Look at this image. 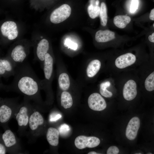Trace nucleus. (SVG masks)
<instances>
[{
    "label": "nucleus",
    "instance_id": "9d476101",
    "mask_svg": "<svg viewBox=\"0 0 154 154\" xmlns=\"http://www.w3.org/2000/svg\"><path fill=\"white\" fill-rule=\"evenodd\" d=\"M140 124V120L138 117H133L130 120L125 131V135L127 139L130 140L135 139L139 128Z\"/></svg>",
    "mask_w": 154,
    "mask_h": 154
},
{
    "label": "nucleus",
    "instance_id": "473e14b6",
    "mask_svg": "<svg viewBox=\"0 0 154 154\" xmlns=\"http://www.w3.org/2000/svg\"><path fill=\"white\" fill-rule=\"evenodd\" d=\"M149 18L150 20L154 21V8L151 10L149 14Z\"/></svg>",
    "mask_w": 154,
    "mask_h": 154
},
{
    "label": "nucleus",
    "instance_id": "a878e982",
    "mask_svg": "<svg viewBox=\"0 0 154 154\" xmlns=\"http://www.w3.org/2000/svg\"><path fill=\"white\" fill-rule=\"evenodd\" d=\"M110 85V83L109 81L101 83L100 85V92L102 95L106 98H110L112 96V93L106 89Z\"/></svg>",
    "mask_w": 154,
    "mask_h": 154
},
{
    "label": "nucleus",
    "instance_id": "bb28decb",
    "mask_svg": "<svg viewBox=\"0 0 154 154\" xmlns=\"http://www.w3.org/2000/svg\"><path fill=\"white\" fill-rule=\"evenodd\" d=\"M58 129L59 134L62 136L67 135L69 133L70 131L69 126L65 123L61 124Z\"/></svg>",
    "mask_w": 154,
    "mask_h": 154
},
{
    "label": "nucleus",
    "instance_id": "4468645a",
    "mask_svg": "<svg viewBox=\"0 0 154 154\" xmlns=\"http://www.w3.org/2000/svg\"><path fill=\"white\" fill-rule=\"evenodd\" d=\"M44 122V119L42 116L37 111L32 114L29 120L30 127L33 130L37 129L38 126L42 125Z\"/></svg>",
    "mask_w": 154,
    "mask_h": 154
},
{
    "label": "nucleus",
    "instance_id": "f3484780",
    "mask_svg": "<svg viewBox=\"0 0 154 154\" xmlns=\"http://www.w3.org/2000/svg\"><path fill=\"white\" fill-rule=\"evenodd\" d=\"M16 119L19 126H26L29 120L27 109L25 106L21 107L16 116Z\"/></svg>",
    "mask_w": 154,
    "mask_h": 154
},
{
    "label": "nucleus",
    "instance_id": "9b49d317",
    "mask_svg": "<svg viewBox=\"0 0 154 154\" xmlns=\"http://www.w3.org/2000/svg\"><path fill=\"white\" fill-rule=\"evenodd\" d=\"M137 85L133 80L128 81L124 84L123 89V94L124 98L127 101H131L134 99L137 94Z\"/></svg>",
    "mask_w": 154,
    "mask_h": 154
},
{
    "label": "nucleus",
    "instance_id": "1a4fd4ad",
    "mask_svg": "<svg viewBox=\"0 0 154 154\" xmlns=\"http://www.w3.org/2000/svg\"><path fill=\"white\" fill-rule=\"evenodd\" d=\"M49 43L46 39H43L37 44L36 49V59L40 63L43 69L45 56L49 50Z\"/></svg>",
    "mask_w": 154,
    "mask_h": 154
},
{
    "label": "nucleus",
    "instance_id": "dca6fc26",
    "mask_svg": "<svg viewBox=\"0 0 154 154\" xmlns=\"http://www.w3.org/2000/svg\"><path fill=\"white\" fill-rule=\"evenodd\" d=\"M101 66V62L98 60H94L90 62L86 69L88 76L92 78L94 76L99 70Z\"/></svg>",
    "mask_w": 154,
    "mask_h": 154
},
{
    "label": "nucleus",
    "instance_id": "412c9836",
    "mask_svg": "<svg viewBox=\"0 0 154 154\" xmlns=\"http://www.w3.org/2000/svg\"><path fill=\"white\" fill-rule=\"evenodd\" d=\"M2 138L7 147H10L16 143L15 136L10 130H6L3 135Z\"/></svg>",
    "mask_w": 154,
    "mask_h": 154
},
{
    "label": "nucleus",
    "instance_id": "39448f33",
    "mask_svg": "<svg viewBox=\"0 0 154 154\" xmlns=\"http://www.w3.org/2000/svg\"><path fill=\"white\" fill-rule=\"evenodd\" d=\"M17 66L7 57L0 59V77L8 78L14 76Z\"/></svg>",
    "mask_w": 154,
    "mask_h": 154
},
{
    "label": "nucleus",
    "instance_id": "393cba45",
    "mask_svg": "<svg viewBox=\"0 0 154 154\" xmlns=\"http://www.w3.org/2000/svg\"><path fill=\"white\" fill-rule=\"evenodd\" d=\"M145 86L148 91L154 90V71L150 74L146 79L145 82Z\"/></svg>",
    "mask_w": 154,
    "mask_h": 154
},
{
    "label": "nucleus",
    "instance_id": "7ed1b4c3",
    "mask_svg": "<svg viewBox=\"0 0 154 154\" xmlns=\"http://www.w3.org/2000/svg\"><path fill=\"white\" fill-rule=\"evenodd\" d=\"M71 11V8L69 5L63 4L52 12L50 16V21L54 24L61 23L69 17Z\"/></svg>",
    "mask_w": 154,
    "mask_h": 154
},
{
    "label": "nucleus",
    "instance_id": "72a5a7b5",
    "mask_svg": "<svg viewBox=\"0 0 154 154\" xmlns=\"http://www.w3.org/2000/svg\"><path fill=\"white\" fill-rule=\"evenodd\" d=\"M149 40L152 42L154 43V33L149 36L148 37Z\"/></svg>",
    "mask_w": 154,
    "mask_h": 154
},
{
    "label": "nucleus",
    "instance_id": "4be33fe9",
    "mask_svg": "<svg viewBox=\"0 0 154 154\" xmlns=\"http://www.w3.org/2000/svg\"><path fill=\"white\" fill-rule=\"evenodd\" d=\"M61 105L65 109L71 107L73 104V100L71 94L65 91L61 94L60 98Z\"/></svg>",
    "mask_w": 154,
    "mask_h": 154
},
{
    "label": "nucleus",
    "instance_id": "cd10ccee",
    "mask_svg": "<svg viewBox=\"0 0 154 154\" xmlns=\"http://www.w3.org/2000/svg\"><path fill=\"white\" fill-rule=\"evenodd\" d=\"M64 45L74 50H76L78 48L77 44L68 38H66L64 41Z\"/></svg>",
    "mask_w": 154,
    "mask_h": 154
},
{
    "label": "nucleus",
    "instance_id": "2eb2a0df",
    "mask_svg": "<svg viewBox=\"0 0 154 154\" xmlns=\"http://www.w3.org/2000/svg\"><path fill=\"white\" fill-rule=\"evenodd\" d=\"M59 133L56 129L50 127L47 131L46 138L49 143L53 146H57L59 142Z\"/></svg>",
    "mask_w": 154,
    "mask_h": 154
},
{
    "label": "nucleus",
    "instance_id": "f257e3e1",
    "mask_svg": "<svg viewBox=\"0 0 154 154\" xmlns=\"http://www.w3.org/2000/svg\"><path fill=\"white\" fill-rule=\"evenodd\" d=\"M14 77L12 82L6 87L16 89L29 96L36 95L41 89V80L28 63L24 62L17 66Z\"/></svg>",
    "mask_w": 154,
    "mask_h": 154
},
{
    "label": "nucleus",
    "instance_id": "f704fd0d",
    "mask_svg": "<svg viewBox=\"0 0 154 154\" xmlns=\"http://www.w3.org/2000/svg\"><path fill=\"white\" fill-rule=\"evenodd\" d=\"M88 154H99L98 153H97V152L94 151H90V152H89L88 153Z\"/></svg>",
    "mask_w": 154,
    "mask_h": 154
},
{
    "label": "nucleus",
    "instance_id": "7c9ffc66",
    "mask_svg": "<svg viewBox=\"0 0 154 154\" xmlns=\"http://www.w3.org/2000/svg\"><path fill=\"white\" fill-rule=\"evenodd\" d=\"M62 116L60 114L53 113L50 115L49 120L50 121H55L60 118Z\"/></svg>",
    "mask_w": 154,
    "mask_h": 154
},
{
    "label": "nucleus",
    "instance_id": "f03ea898",
    "mask_svg": "<svg viewBox=\"0 0 154 154\" xmlns=\"http://www.w3.org/2000/svg\"><path fill=\"white\" fill-rule=\"evenodd\" d=\"M54 60L52 56L48 52L46 54L44 60L43 69L44 78L41 80V89L44 90L49 89L53 72Z\"/></svg>",
    "mask_w": 154,
    "mask_h": 154
},
{
    "label": "nucleus",
    "instance_id": "c85d7f7f",
    "mask_svg": "<svg viewBox=\"0 0 154 154\" xmlns=\"http://www.w3.org/2000/svg\"><path fill=\"white\" fill-rule=\"evenodd\" d=\"M139 5L138 0H132L130 7V12L133 13L137 10Z\"/></svg>",
    "mask_w": 154,
    "mask_h": 154
},
{
    "label": "nucleus",
    "instance_id": "c756f323",
    "mask_svg": "<svg viewBox=\"0 0 154 154\" xmlns=\"http://www.w3.org/2000/svg\"><path fill=\"white\" fill-rule=\"evenodd\" d=\"M119 152L118 148L116 146H112L110 147L107 151V154H117Z\"/></svg>",
    "mask_w": 154,
    "mask_h": 154
},
{
    "label": "nucleus",
    "instance_id": "a211bd4d",
    "mask_svg": "<svg viewBox=\"0 0 154 154\" xmlns=\"http://www.w3.org/2000/svg\"><path fill=\"white\" fill-rule=\"evenodd\" d=\"M131 19L128 16L123 15H118L114 17L113 22L114 24L117 27L123 29L130 22Z\"/></svg>",
    "mask_w": 154,
    "mask_h": 154
},
{
    "label": "nucleus",
    "instance_id": "aec40b11",
    "mask_svg": "<svg viewBox=\"0 0 154 154\" xmlns=\"http://www.w3.org/2000/svg\"><path fill=\"white\" fill-rule=\"evenodd\" d=\"M99 3L98 0L95 2L93 0L88 7V13L89 17L92 19L96 18L100 15V7L98 5Z\"/></svg>",
    "mask_w": 154,
    "mask_h": 154
},
{
    "label": "nucleus",
    "instance_id": "20e7f679",
    "mask_svg": "<svg viewBox=\"0 0 154 154\" xmlns=\"http://www.w3.org/2000/svg\"><path fill=\"white\" fill-rule=\"evenodd\" d=\"M27 55L25 46L22 44H18L13 48L7 57L17 66L25 62Z\"/></svg>",
    "mask_w": 154,
    "mask_h": 154
},
{
    "label": "nucleus",
    "instance_id": "2f4dec72",
    "mask_svg": "<svg viewBox=\"0 0 154 154\" xmlns=\"http://www.w3.org/2000/svg\"><path fill=\"white\" fill-rule=\"evenodd\" d=\"M6 153V149L5 147L2 144H0V154H5Z\"/></svg>",
    "mask_w": 154,
    "mask_h": 154
},
{
    "label": "nucleus",
    "instance_id": "c9c22d12",
    "mask_svg": "<svg viewBox=\"0 0 154 154\" xmlns=\"http://www.w3.org/2000/svg\"><path fill=\"white\" fill-rule=\"evenodd\" d=\"M40 38H43V37L41 36V37H40Z\"/></svg>",
    "mask_w": 154,
    "mask_h": 154
},
{
    "label": "nucleus",
    "instance_id": "5701e85b",
    "mask_svg": "<svg viewBox=\"0 0 154 154\" xmlns=\"http://www.w3.org/2000/svg\"><path fill=\"white\" fill-rule=\"evenodd\" d=\"M12 114L11 109L5 105H2L0 108V121L2 123L8 121Z\"/></svg>",
    "mask_w": 154,
    "mask_h": 154
},
{
    "label": "nucleus",
    "instance_id": "b1692460",
    "mask_svg": "<svg viewBox=\"0 0 154 154\" xmlns=\"http://www.w3.org/2000/svg\"><path fill=\"white\" fill-rule=\"evenodd\" d=\"M99 15L101 25L103 26H106L107 22V14L106 5L104 2L101 3Z\"/></svg>",
    "mask_w": 154,
    "mask_h": 154
},
{
    "label": "nucleus",
    "instance_id": "e433bc0d",
    "mask_svg": "<svg viewBox=\"0 0 154 154\" xmlns=\"http://www.w3.org/2000/svg\"><path fill=\"white\" fill-rule=\"evenodd\" d=\"M153 27H154V24H153Z\"/></svg>",
    "mask_w": 154,
    "mask_h": 154
},
{
    "label": "nucleus",
    "instance_id": "f8f14e48",
    "mask_svg": "<svg viewBox=\"0 0 154 154\" xmlns=\"http://www.w3.org/2000/svg\"><path fill=\"white\" fill-rule=\"evenodd\" d=\"M136 60V58L134 55L128 53L117 58L115 61V64L118 68H124L134 64Z\"/></svg>",
    "mask_w": 154,
    "mask_h": 154
},
{
    "label": "nucleus",
    "instance_id": "4c0bfd02",
    "mask_svg": "<svg viewBox=\"0 0 154 154\" xmlns=\"http://www.w3.org/2000/svg\"><path fill=\"white\" fill-rule=\"evenodd\" d=\"M147 154H152V153H148Z\"/></svg>",
    "mask_w": 154,
    "mask_h": 154
},
{
    "label": "nucleus",
    "instance_id": "6ab92c4d",
    "mask_svg": "<svg viewBox=\"0 0 154 154\" xmlns=\"http://www.w3.org/2000/svg\"><path fill=\"white\" fill-rule=\"evenodd\" d=\"M58 82L60 88L63 91L67 90L70 86V80L68 75L65 72H62L59 75Z\"/></svg>",
    "mask_w": 154,
    "mask_h": 154
},
{
    "label": "nucleus",
    "instance_id": "6e6552de",
    "mask_svg": "<svg viewBox=\"0 0 154 154\" xmlns=\"http://www.w3.org/2000/svg\"><path fill=\"white\" fill-rule=\"evenodd\" d=\"M1 30L2 35L9 40H14L18 36L17 26L14 22L9 21L5 22L1 26Z\"/></svg>",
    "mask_w": 154,
    "mask_h": 154
},
{
    "label": "nucleus",
    "instance_id": "423d86ee",
    "mask_svg": "<svg viewBox=\"0 0 154 154\" xmlns=\"http://www.w3.org/2000/svg\"><path fill=\"white\" fill-rule=\"evenodd\" d=\"M100 143V139L97 137L84 135L78 136L74 141L75 146L79 149H82L86 147L94 148L99 145Z\"/></svg>",
    "mask_w": 154,
    "mask_h": 154
},
{
    "label": "nucleus",
    "instance_id": "0eeeda50",
    "mask_svg": "<svg viewBox=\"0 0 154 154\" xmlns=\"http://www.w3.org/2000/svg\"><path fill=\"white\" fill-rule=\"evenodd\" d=\"M88 104L92 110L96 111H101L105 109L106 104L104 98L99 93H93L88 98Z\"/></svg>",
    "mask_w": 154,
    "mask_h": 154
},
{
    "label": "nucleus",
    "instance_id": "ddd939ff",
    "mask_svg": "<svg viewBox=\"0 0 154 154\" xmlns=\"http://www.w3.org/2000/svg\"><path fill=\"white\" fill-rule=\"evenodd\" d=\"M115 38V33L108 30H99L96 33L95 35V40L98 42H107Z\"/></svg>",
    "mask_w": 154,
    "mask_h": 154
}]
</instances>
